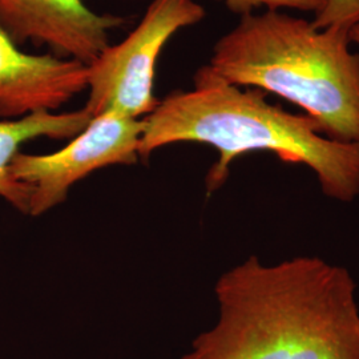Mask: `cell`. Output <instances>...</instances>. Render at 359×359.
I'll list each match as a JSON object with an SVG mask.
<instances>
[{
	"label": "cell",
	"instance_id": "6da1fadb",
	"mask_svg": "<svg viewBox=\"0 0 359 359\" xmlns=\"http://www.w3.org/2000/svg\"><path fill=\"white\" fill-rule=\"evenodd\" d=\"M355 290L321 257L250 256L218 278L217 322L181 359H359Z\"/></svg>",
	"mask_w": 359,
	"mask_h": 359
},
{
	"label": "cell",
	"instance_id": "7a4b0ae2",
	"mask_svg": "<svg viewBox=\"0 0 359 359\" xmlns=\"http://www.w3.org/2000/svg\"><path fill=\"white\" fill-rule=\"evenodd\" d=\"M142 123V160L177 142L206 144L217 151V161L206 175L208 194L226 182L237 157L269 152L283 163L313 170L329 198L348 204L359 196V144L327 139L311 117L269 103L262 90L233 86L208 65L196 71L192 90L170 92Z\"/></svg>",
	"mask_w": 359,
	"mask_h": 359
},
{
	"label": "cell",
	"instance_id": "3957f363",
	"mask_svg": "<svg viewBox=\"0 0 359 359\" xmlns=\"http://www.w3.org/2000/svg\"><path fill=\"white\" fill-rule=\"evenodd\" d=\"M208 65L233 86L294 104L327 139L359 144V52L346 31L283 11L249 13L218 39Z\"/></svg>",
	"mask_w": 359,
	"mask_h": 359
},
{
	"label": "cell",
	"instance_id": "277c9868",
	"mask_svg": "<svg viewBox=\"0 0 359 359\" xmlns=\"http://www.w3.org/2000/svg\"><path fill=\"white\" fill-rule=\"evenodd\" d=\"M205 18L194 0H152L140 23L121 43L108 46L88 65V100L92 117L103 114L139 118L152 114L156 65L170 38L181 28Z\"/></svg>",
	"mask_w": 359,
	"mask_h": 359
},
{
	"label": "cell",
	"instance_id": "5b68a950",
	"mask_svg": "<svg viewBox=\"0 0 359 359\" xmlns=\"http://www.w3.org/2000/svg\"><path fill=\"white\" fill-rule=\"evenodd\" d=\"M144 123L115 114L92 117L90 124L65 148L48 154L13 157V177L32 188L31 216H40L67 198L77 181L109 165H132L140 158Z\"/></svg>",
	"mask_w": 359,
	"mask_h": 359
},
{
	"label": "cell",
	"instance_id": "8992f818",
	"mask_svg": "<svg viewBox=\"0 0 359 359\" xmlns=\"http://www.w3.org/2000/svg\"><path fill=\"white\" fill-rule=\"evenodd\" d=\"M128 22L95 13L84 0H0V26L18 46L32 43L87 65L109 46V34Z\"/></svg>",
	"mask_w": 359,
	"mask_h": 359
},
{
	"label": "cell",
	"instance_id": "52a82bcc",
	"mask_svg": "<svg viewBox=\"0 0 359 359\" xmlns=\"http://www.w3.org/2000/svg\"><path fill=\"white\" fill-rule=\"evenodd\" d=\"M88 90V65L52 53L31 55L0 26V118L56 112Z\"/></svg>",
	"mask_w": 359,
	"mask_h": 359
},
{
	"label": "cell",
	"instance_id": "ba28073f",
	"mask_svg": "<svg viewBox=\"0 0 359 359\" xmlns=\"http://www.w3.org/2000/svg\"><path fill=\"white\" fill-rule=\"evenodd\" d=\"M90 120L86 107L72 112H36L16 120H0V197L28 215L32 188L13 177L10 169L13 157L25 142L39 137L71 140Z\"/></svg>",
	"mask_w": 359,
	"mask_h": 359
},
{
	"label": "cell",
	"instance_id": "9c48e42d",
	"mask_svg": "<svg viewBox=\"0 0 359 359\" xmlns=\"http://www.w3.org/2000/svg\"><path fill=\"white\" fill-rule=\"evenodd\" d=\"M222 1L231 13L240 16L255 13L258 8L265 11H281V10H297L302 13H313L314 16L321 13L326 0H218Z\"/></svg>",
	"mask_w": 359,
	"mask_h": 359
},
{
	"label": "cell",
	"instance_id": "30bf717a",
	"mask_svg": "<svg viewBox=\"0 0 359 359\" xmlns=\"http://www.w3.org/2000/svg\"><path fill=\"white\" fill-rule=\"evenodd\" d=\"M317 28H334L348 32L359 26V0H326L321 13L313 18Z\"/></svg>",
	"mask_w": 359,
	"mask_h": 359
},
{
	"label": "cell",
	"instance_id": "8fae6325",
	"mask_svg": "<svg viewBox=\"0 0 359 359\" xmlns=\"http://www.w3.org/2000/svg\"><path fill=\"white\" fill-rule=\"evenodd\" d=\"M348 38L351 40V44H355L359 48V26L353 27L348 31Z\"/></svg>",
	"mask_w": 359,
	"mask_h": 359
}]
</instances>
